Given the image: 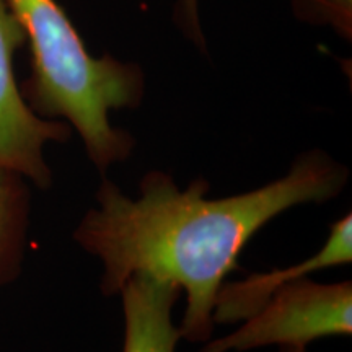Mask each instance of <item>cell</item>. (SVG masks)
<instances>
[{"label":"cell","mask_w":352,"mask_h":352,"mask_svg":"<svg viewBox=\"0 0 352 352\" xmlns=\"http://www.w3.org/2000/svg\"><path fill=\"white\" fill-rule=\"evenodd\" d=\"M352 283L320 284L308 277L283 285L256 314L202 352L250 351L264 346H307L329 336H351Z\"/></svg>","instance_id":"obj_3"},{"label":"cell","mask_w":352,"mask_h":352,"mask_svg":"<svg viewBox=\"0 0 352 352\" xmlns=\"http://www.w3.org/2000/svg\"><path fill=\"white\" fill-rule=\"evenodd\" d=\"M292 6L303 20L329 25L342 36L351 38L352 0H292Z\"/></svg>","instance_id":"obj_8"},{"label":"cell","mask_w":352,"mask_h":352,"mask_svg":"<svg viewBox=\"0 0 352 352\" xmlns=\"http://www.w3.org/2000/svg\"><path fill=\"white\" fill-rule=\"evenodd\" d=\"M30 39L32 78L23 98L36 114L64 118L85 145L101 175L129 158L134 139L116 129L109 111L138 108L144 96L142 70L104 54L94 57L56 0H7Z\"/></svg>","instance_id":"obj_2"},{"label":"cell","mask_w":352,"mask_h":352,"mask_svg":"<svg viewBox=\"0 0 352 352\" xmlns=\"http://www.w3.org/2000/svg\"><path fill=\"white\" fill-rule=\"evenodd\" d=\"M352 261V215L331 223L324 245L307 258L285 270H274L266 274H253L236 283H226L220 287L214 303V324H228L245 321L256 314L267 298L283 285L307 277L311 272L344 266Z\"/></svg>","instance_id":"obj_5"},{"label":"cell","mask_w":352,"mask_h":352,"mask_svg":"<svg viewBox=\"0 0 352 352\" xmlns=\"http://www.w3.org/2000/svg\"><path fill=\"white\" fill-rule=\"evenodd\" d=\"M283 352H307V346H284Z\"/></svg>","instance_id":"obj_10"},{"label":"cell","mask_w":352,"mask_h":352,"mask_svg":"<svg viewBox=\"0 0 352 352\" xmlns=\"http://www.w3.org/2000/svg\"><path fill=\"white\" fill-rule=\"evenodd\" d=\"M25 32L7 0H0V168L26 176L39 188L51 184L43 147L64 142L70 127L41 120L26 103L13 76V54L25 43Z\"/></svg>","instance_id":"obj_4"},{"label":"cell","mask_w":352,"mask_h":352,"mask_svg":"<svg viewBox=\"0 0 352 352\" xmlns=\"http://www.w3.org/2000/svg\"><path fill=\"white\" fill-rule=\"evenodd\" d=\"M30 196L23 176L0 168V285L19 272L28 226Z\"/></svg>","instance_id":"obj_7"},{"label":"cell","mask_w":352,"mask_h":352,"mask_svg":"<svg viewBox=\"0 0 352 352\" xmlns=\"http://www.w3.org/2000/svg\"><path fill=\"white\" fill-rule=\"evenodd\" d=\"M347 178L346 166L321 151L303 153L276 182L219 199H209L210 186L202 178L179 189L168 173L148 171L138 199L103 178L98 208L88 210L74 239L103 261L104 296H118L135 274L184 290L179 334L189 342H208L215 298L246 243L294 206L340 196Z\"/></svg>","instance_id":"obj_1"},{"label":"cell","mask_w":352,"mask_h":352,"mask_svg":"<svg viewBox=\"0 0 352 352\" xmlns=\"http://www.w3.org/2000/svg\"><path fill=\"white\" fill-rule=\"evenodd\" d=\"M176 21L191 41L199 44L201 47L204 46V34H202L199 21L197 0H178L176 2Z\"/></svg>","instance_id":"obj_9"},{"label":"cell","mask_w":352,"mask_h":352,"mask_svg":"<svg viewBox=\"0 0 352 352\" xmlns=\"http://www.w3.org/2000/svg\"><path fill=\"white\" fill-rule=\"evenodd\" d=\"M124 311L122 352H175L182 340L173 311L179 290L153 277L135 274L121 289Z\"/></svg>","instance_id":"obj_6"}]
</instances>
